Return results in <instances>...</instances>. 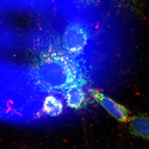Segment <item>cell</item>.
<instances>
[{"label": "cell", "instance_id": "1", "mask_svg": "<svg viewBox=\"0 0 149 149\" xmlns=\"http://www.w3.org/2000/svg\"><path fill=\"white\" fill-rule=\"evenodd\" d=\"M78 60L62 52H49L40 56L31 71L36 89L45 95L64 93L74 85L82 86L86 80Z\"/></svg>", "mask_w": 149, "mask_h": 149}, {"label": "cell", "instance_id": "2", "mask_svg": "<svg viewBox=\"0 0 149 149\" xmlns=\"http://www.w3.org/2000/svg\"><path fill=\"white\" fill-rule=\"evenodd\" d=\"M90 39L86 23L74 21L66 25L62 34V46L65 54L74 59H82L85 54Z\"/></svg>", "mask_w": 149, "mask_h": 149}, {"label": "cell", "instance_id": "3", "mask_svg": "<svg viewBox=\"0 0 149 149\" xmlns=\"http://www.w3.org/2000/svg\"><path fill=\"white\" fill-rule=\"evenodd\" d=\"M90 92L95 100L116 120L123 123L129 122L131 117L129 111L125 107L98 91L90 90Z\"/></svg>", "mask_w": 149, "mask_h": 149}, {"label": "cell", "instance_id": "4", "mask_svg": "<svg viewBox=\"0 0 149 149\" xmlns=\"http://www.w3.org/2000/svg\"><path fill=\"white\" fill-rule=\"evenodd\" d=\"M81 86L74 85L67 89L63 93L65 104L68 109L80 111L85 109L89 104V99L81 89Z\"/></svg>", "mask_w": 149, "mask_h": 149}, {"label": "cell", "instance_id": "5", "mask_svg": "<svg viewBox=\"0 0 149 149\" xmlns=\"http://www.w3.org/2000/svg\"><path fill=\"white\" fill-rule=\"evenodd\" d=\"M129 131L132 135L149 142V116L136 115L130 118Z\"/></svg>", "mask_w": 149, "mask_h": 149}, {"label": "cell", "instance_id": "6", "mask_svg": "<svg viewBox=\"0 0 149 149\" xmlns=\"http://www.w3.org/2000/svg\"><path fill=\"white\" fill-rule=\"evenodd\" d=\"M79 1H82V2H84L85 3H90L93 2L94 0H79Z\"/></svg>", "mask_w": 149, "mask_h": 149}]
</instances>
